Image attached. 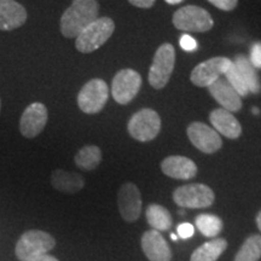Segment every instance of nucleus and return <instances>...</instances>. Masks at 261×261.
<instances>
[{"mask_svg":"<svg viewBox=\"0 0 261 261\" xmlns=\"http://www.w3.org/2000/svg\"><path fill=\"white\" fill-rule=\"evenodd\" d=\"M98 14L97 0H73L61 17V33L68 39L77 38L85 28L96 21Z\"/></svg>","mask_w":261,"mask_h":261,"instance_id":"1","label":"nucleus"},{"mask_svg":"<svg viewBox=\"0 0 261 261\" xmlns=\"http://www.w3.org/2000/svg\"><path fill=\"white\" fill-rule=\"evenodd\" d=\"M56 246V240L41 230H29L19 237L16 243L15 254L19 261H32L48 254Z\"/></svg>","mask_w":261,"mask_h":261,"instance_id":"2","label":"nucleus"},{"mask_svg":"<svg viewBox=\"0 0 261 261\" xmlns=\"http://www.w3.org/2000/svg\"><path fill=\"white\" fill-rule=\"evenodd\" d=\"M115 31V23L109 17H98L89 27L80 33L75 41V47L81 54H91L103 46Z\"/></svg>","mask_w":261,"mask_h":261,"instance_id":"3","label":"nucleus"},{"mask_svg":"<svg viewBox=\"0 0 261 261\" xmlns=\"http://www.w3.org/2000/svg\"><path fill=\"white\" fill-rule=\"evenodd\" d=\"M173 24L187 33H203L213 28L214 21L207 10L196 5H187L173 15Z\"/></svg>","mask_w":261,"mask_h":261,"instance_id":"4","label":"nucleus"},{"mask_svg":"<svg viewBox=\"0 0 261 261\" xmlns=\"http://www.w3.org/2000/svg\"><path fill=\"white\" fill-rule=\"evenodd\" d=\"M175 51L173 45L162 44L156 51L149 70V83L156 90L163 89L168 84L174 69Z\"/></svg>","mask_w":261,"mask_h":261,"instance_id":"5","label":"nucleus"},{"mask_svg":"<svg viewBox=\"0 0 261 261\" xmlns=\"http://www.w3.org/2000/svg\"><path fill=\"white\" fill-rule=\"evenodd\" d=\"M173 200L181 208L200 210L211 207L215 200V195L213 190L204 184H188L175 189Z\"/></svg>","mask_w":261,"mask_h":261,"instance_id":"6","label":"nucleus"},{"mask_svg":"<svg viewBox=\"0 0 261 261\" xmlns=\"http://www.w3.org/2000/svg\"><path fill=\"white\" fill-rule=\"evenodd\" d=\"M109 98L108 85L102 79H92L86 83L77 94V106L85 114H97L106 107Z\"/></svg>","mask_w":261,"mask_h":261,"instance_id":"7","label":"nucleus"},{"mask_svg":"<svg viewBox=\"0 0 261 261\" xmlns=\"http://www.w3.org/2000/svg\"><path fill=\"white\" fill-rule=\"evenodd\" d=\"M127 129L138 142H150L158 137L161 129V119L152 109H142L130 117Z\"/></svg>","mask_w":261,"mask_h":261,"instance_id":"8","label":"nucleus"},{"mask_svg":"<svg viewBox=\"0 0 261 261\" xmlns=\"http://www.w3.org/2000/svg\"><path fill=\"white\" fill-rule=\"evenodd\" d=\"M142 86V77L133 69H122L113 79L112 94L116 103L128 104L135 99Z\"/></svg>","mask_w":261,"mask_h":261,"instance_id":"9","label":"nucleus"},{"mask_svg":"<svg viewBox=\"0 0 261 261\" xmlns=\"http://www.w3.org/2000/svg\"><path fill=\"white\" fill-rule=\"evenodd\" d=\"M232 61L226 57H214L196 65L191 71V83L198 87H208L226 73Z\"/></svg>","mask_w":261,"mask_h":261,"instance_id":"10","label":"nucleus"},{"mask_svg":"<svg viewBox=\"0 0 261 261\" xmlns=\"http://www.w3.org/2000/svg\"><path fill=\"white\" fill-rule=\"evenodd\" d=\"M47 119L48 113L45 104L39 102L29 104L19 120V132L28 139L35 138L44 130Z\"/></svg>","mask_w":261,"mask_h":261,"instance_id":"11","label":"nucleus"},{"mask_svg":"<svg viewBox=\"0 0 261 261\" xmlns=\"http://www.w3.org/2000/svg\"><path fill=\"white\" fill-rule=\"evenodd\" d=\"M188 137L192 145L204 154H213L223 146L219 133L203 122H192L188 127Z\"/></svg>","mask_w":261,"mask_h":261,"instance_id":"12","label":"nucleus"},{"mask_svg":"<svg viewBox=\"0 0 261 261\" xmlns=\"http://www.w3.org/2000/svg\"><path fill=\"white\" fill-rule=\"evenodd\" d=\"M117 205L123 220L133 223L142 213V196L133 182H125L117 192Z\"/></svg>","mask_w":261,"mask_h":261,"instance_id":"13","label":"nucleus"},{"mask_svg":"<svg viewBox=\"0 0 261 261\" xmlns=\"http://www.w3.org/2000/svg\"><path fill=\"white\" fill-rule=\"evenodd\" d=\"M142 249L150 261H171L172 250L160 231L149 230L142 236Z\"/></svg>","mask_w":261,"mask_h":261,"instance_id":"14","label":"nucleus"},{"mask_svg":"<svg viewBox=\"0 0 261 261\" xmlns=\"http://www.w3.org/2000/svg\"><path fill=\"white\" fill-rule=\"evenodd\" d=\"M208 90L211 96L227 112L236 113L242 108V97L233 90L226 79L219 77L208 86Z\"/></svg>","mask_w":261,"mask_h":261,"instance_id":"15","label":"nucleus"},{"mask_svg":"<svg viewBox=\"0 0 261 261\" xmlns=\"http://www.w3.org/2000/svg\"><path fill=\"white\" fill-rule=\"evenodd\" d=\"M27 21V10L15 0H0V31H14Z\"/></svg>","mask_w":261,"mask_h":261,"instance_id":"16","label":"nucleus"},{"mask_svg":"<svg viewBox=\"0 0 261 261\" xmlns=\"http://www.w3.org/2000/svg\"><path fill=\"white\" fill-rule=\"evenodd\" d=\"M161 169L163 174L179 180H189L197 174L196 163L184 156H168L162 161Z\"/></svg>","mask_w":261,"mask_h":261,"instance_id":"17","label":"nucleus"},{"mask_svg":"<svg viewBox=\"0 0 261 261\" xmlns=\"http://www.w3.org/2000/svg\"><path fill=\"white\" fill-rule=\"evenodd\" d=\"M210 120L212 126L218 133L230 139H237L242 133V126L238 120L232 115V113L219 108L211 113Z\"/></svg>","mask_w":261,"mask_h":261,"instance_id":"18","label":"nucleus"},{"mask_svg":"<svg viewBox=\"0 0 261 261\" xmlns=\"http://www.w3.org/2000/svg\"><path fill=\"white\" fill-rule=\"evenodd\" d=\"M51 184L57 191L64 194H76L85 187V179L83 175L75 172L55 169L51 174Z\"/></svg>","mask_w":261,"mask_h":261,"instance_id":"19","label":"nucleus"},{"mask_svg":"<svg viewBox=\"0 0 261 261\" xmlns=\"http://www.w3.org/2000/svg\"><path fill=\"white\" fill-rule=\"evenodd\" d=\"M227 248V241L225 238H215L208 241L194 250L190 261H217Z\"/></svg>","mask_w":261,"mask_h":261,"instance_id":"20","label":"nucleus"},{"mask_svg":"<svg viewBox=\"0 0 261 261\" xmlns=\"http://www.w3.org/2000/svg\"><path fill=\"white\" fill-rule=\"evenodd\" d=\"M232 62L233 64L236 65L237 70L240 71L244 83H246L248 90H249V93H259L261 89L259 75H257L256 69L253 67L249 60H248L246 56L238 55Z\"/></svg>","mask_w":261,"mask_h":261,"instance_id":"21","label":"nucleus"},{"mask_svg":"<svg viewBox=\"0 0 261 261\" xmlns=\"http://www.w3.org/2000/svg\"><path fill=\"white\" fill-rule=\"evenodd\" d=\"M146 220L148 224L156 231H168L173 225L172 215L165 207L160 204H150L148 205L145 212Z\"/></svg>","mask_w":261,"mask_h":261,"instance_id":"22","label":"nucleus"},{"mask_svg":"<svg viewBox=\"0 0 261 261\" xmlns=\"http://www.w3.org/2000/svg\"><path fill=\"white\" fill-rule=\"evenodd\" d=\"M75 165L84 171H93L102 161V150L96 145H86L75 155Z\"/></svg>","mask_w":261,"mask_h":261,"instance_id":"23","label":"nucleus"},{"mask_svg":"<svg viewBox=\"0 0 261 261\" xmlns=\"http://www.w3.org/2000/svg\"><path fill=\"white\" fill-rule=\"evenodd\" d=\"M261 257V236L252 234L244 241L233 261H259Z\"/></svg>","mask_w":261,"mask_h":261,"instance_id":"24","label":"nucleus"},{"mask_svg":"<svg viewBox=\"0 0 261 261\" xmlns=\"http://www.w3.org/2000/svg\"><path fill=\"white\" fill-rule=\"evenodd\" d=\"M197 230L205 237H217L223 230V220L213 214H200L195 218Z\"/></svg>","mask_w":261,"mask_h":261,"instance_id":"25","label":"nucleus"},{"mask_svg":"<svg viewBox=\"0 0 261 261\" xmlns=\"http://www.w3.org/2000/svg\"><path fill=\"white\" fill-rule=\"evenodd\" d=\"M224 75H225V79L227 80V83L233 87V90L236 91L241 97H246L249 94V90H248L246 83H244L242 76H241L240 71L237 70L236 65L233 64V62L231 63L230 67L227 68L226 73Z\"/></svg>","mask_w":261,"mask_h":261,"instance_id":"26","label":"nucleus"},{"mask_svg":"<svg viewBox=\"0 0 261 261\" xmlns=\"http://www.w3.org/2000/svg\"><path fill=\"white\" fill-rule=\"evenodd\" d=\"M248 60L255 69H261V41H256L252 45L250 57Z\"/></svg>","mask_w":261,"mask_h":261,"instance_id":"27","label":"nucleus"},{"mask_svg":"<svg viewBox=\"0 0 261 261\" xmlns=\"http://www.w3.org/2000/svg\"><path fill=\"white\" fill-rule=\"evenodd\" d=\"M179 45H180V47L182 48V50L187 51V52H194L198 48L197 40L189 34L181 35L180 40H179Z\"/></svg>","mask_w":261,"mask_h":261,"instance_id":"28","label":"nucleus"},{"mask_svg":"<svg viewBox=\"0 0 261 261\" xmlns=\"http://www.w3.org/2000/svg\"><path fill=\"white\" fill-rule=\"evenodd\" d=\"M208 2L224 11H231L238 4V0H208Z\"/></svg>","mask_w":261,"mask_h":261,"instance_id":"29","label":"nucleus"},{"mask_svg":"<svg viewBox=\"0 0 261 261\" xmlns=\"http://www.w3.org/2000/svg\"><path fill=\"white\" fill-rule=\"evenodd\" d=\"M177 233L178 237L182 238V240H188V238L194 236L195 227L189 223H182L177 227Z\"/></svg>","mask_w":261,"mask_h":261,"instance_id":"30","label":"nucleus"},{"mask_svg":"<svg viewBox=\"0 0 261 261\" xmlns=\"http://www.w3.org/2000/svg\"><path fill=\"white\" fill-rule=\"evenodd\" d=\"M128 2L133 6H137V8L142 9H150L152 5L155 4L156 0H128Z\"/></svg>","mask_w":261,"mask_h":261,"instance_id":"31","label":"nucleus"},{"mask_svg":"<svg viewBox=\"0 0 261 261\" xmlns=\"http://www.w3.org/2000/svg\"><path fill=\"white\" fill-rule=\"evenodd\" d=\"M32 261H60V260H58L57 257L50 255V254H45V255L39 256V257H37V259H34Z\"/></svg>","mask_w":261,"mask_h":261,"instance_id":"32","label":"nucleus"},{"mask_svg":"<svg viewBox=\"0 0 261 261\" xmlns=\"http://www.w3.org/2000/svg\"><path fill=\"white\" fill-rule=\"evenodd\" d=\"M256 225H257V228H259L261 232V211L256 215Z\"/></svg>","mask_w":261,"mask_h":261,"instance_id":"33","label":"nucleus"},{"mask_svg":"<svg viewBox=\"0 0 261 261\" xmlns=\"http://www.w3.org/2000/svg\"><path fill=\"white\" fill-rule=\"evenodd\" d=\"M165 2L169 5H177V4H180L182 0H165Z\"/></svg>","mask_w":261,"mask_h":261,"instance_id":"34","label":"nucleus"},{"mask_svg":"<svg viewBox=\"0 0 261 261\" xmlns=\"http://www.w3.org/2000/svg\"><path fill=\"white\" fill-rule=\"evenodd\" d=\"M252 112H253L254 115H259V114H260V110H259V108H255V107L253 108V109H252Z\"/></svg>","mask_w":261,"mask_h":261,"instance_id":"35","label":"nucleus"},{"mask_svg":"<svg viewBox=\"0 0 261 261\" xmlns=\"http://www.w3.org/2000/svg\"><path fill=\"white\" fill-rule=\"evenodd\" d=\"M171 238L173 241H178V234H174V233H171Z\"/></svg>","mask_w":261,"mask_h":261,"instance_id":"36","label":"nucleus"},{"mask_svg":"<svg viewBox=\"0 0 261 261\" xmlns=\"http://www.w3.org/2000/svg\"><path fill=\"white\" fill-rule=\"evenodd\" d=\"M0 110H2V100H0Z\"/></svg>","mask_w":261,"mask_h":261,"instance_id":"37","label":"nucleus"}]
</instances>
